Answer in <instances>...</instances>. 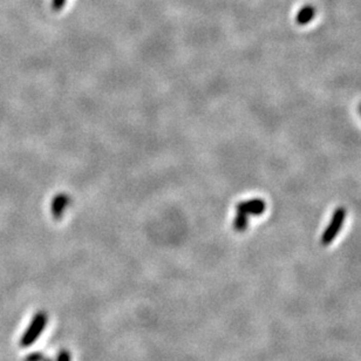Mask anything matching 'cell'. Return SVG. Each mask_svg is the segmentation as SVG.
I'll return each mask as SVG.
<instances>
[{
	"label": "cell",
	"instance_id": "cell-1",
	"mask_svg": "<svg viewBox=\"0 0 361 361\" xmlns=\"http://www.w3.org/2000/svg\"><path fill=\"white\" fill-rule=\"evenodd\" d=\"M46 324H47L46 313L45 312L36 313L34 315V318L32 319L30 326L27 327V330L25 331L22 339H20V346L28 347L31 346L32 344H34L39 335L43 333Z\"/></svg>",
	"mask_w": 361,
	"mask_h": 361
},
{
	"label": "cell",
	"instance_id": "cell-2",
	"mask_svg": "<svg viewBox=\"0 0 361 361\" xmlns=\"http://www.w3.org/2000/svg\"><path fill=\"white\" fill-rule=\"evenodd\" d=\"M345 216H346V213L343 207H339V209H337V211H335L333 217H332L331 223L329 224V226L326 227V230L324 231L322 234L321 243L324 245H327V244L332 243L333 242V239L337 237L338 232L341 230L344 221H345Z\"/></svg>",
	"mask_w": 361,
	"mask_h": 361
},
{
	"label": "cell",
	"instance_id": "cell-3",
	"mask_svg": "<svg viewBox=\"0 0 361 361\" xmlns=\"http://www.w3.org/2000/svg\"><path fill=\"white\" fill-rule=\"evenodd\" d=\"M265 211V203L261 200H250L242 202L237 205V213L245 216L261 215Z\"/></svg>",
	"mask_w": 361,
	"mask_h": 361
},
{
	"label": "cell",
	"instance_id": "cell-4",
	"mask_svg": "<svg viewBox=\"0 0 361 361\" xmlns=\"http://www.w3.org/2000/svg\"><path fill=\"white\" fill-rule=\"evenodd\" d=\"M69 197L66 195H59L54 198L52 203V213L55 218H60L62 213H64L65 207L69 204Z\"/></svg>",
	"mask_w": 361,
	"mask_h": 361
},
{
	"label": "cell",
	"instance_id": "cell-5",
	"mask_svg": "<svg viewBox=\"0 0 361 361\" xmlns=\"http://www.w3.org/2000/svg\"><path fill=\"white\" fill-rule=\"evenodd\" d=\"M315 14V8L311 5H306L302 8H300L299 12L297 14V24L299 25H306L309 24L311 20L314 18Z\"/></svg>",
	"mask_w": 361,
	"mask_h": 361
},
{
	"label": "cell",
	"instance_id": "cell-6",
	"mask_svg": "<svg viewBox=\"0 0 361 361\" xmlns=\"http://www.w3.org/2000/svg\"><path fill=\"white\" fill-rule=\"evenodd\" d=\"M44 358H45V356L43 354L38 353V352H35V353H32L30 355H27L26 359H25V361H43Z\"/></svg>",
	"mask_w": 361,
	"mask_h": 361
},
{
	"label": "cell",
	"instance_id": "cell-7",
	"mask_svg": "<svg viewBox=\"0 0 361 361\" xmlns=\"http://www.w3.org/2000/svg\"><path fill=\"white\" fill-rule=\"evenodd\" d=\"M56 361H70V354L67 351H61L59 354H58Z\"/></svg>",
	"mask_w": 361,
	"mask_h": 361
},
{
	"label": "cell",
	"instance_id": "cell-8",
	"mask_svg": "<svg viewBox=\"0 0 361 361\" xmlns=\"http://www.w3.org/2000/svg\"><path fill=\"white\" fill-rule=\"evenodd\" d=\"M66 0H53V7L54 10H60V8L65 5Z\"/></svg>",
	"mask_w": 361,
	"mask_h": 361
},
{
	"label": "cell",
	"instance_id": "cell-9",
	"mask_svg": "<svg viewBox=\"0 0 361 361\" xmlns=\"http://www.w3.org/2000/svg\"><path fill=\"white\" fill-rule=\"evenodd\" d=\"M43 361H51V360H47V359H45V358H44V360H43Z\"/></svg>",
	"mask_w": 361,
	"mask_h": 361
},
{
	"label": "cell",
	"instance_id": "cell-10",
	"mask_svg": "<svg viewBox=\"0 0 361 361\" xmlns=\"http://www.w3.org/2000/svg\"><path fill=\"white\" fill-rule=\"evenodd\" d=\"M360 113H361V105H360Z\"/></svg>",
	"mask_w": 361,
	"mask_h": 361
}]
</instances>
